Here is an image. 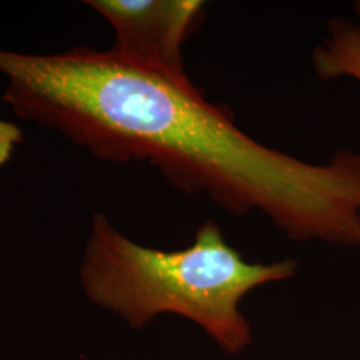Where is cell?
Segmentation results:
<instances>
[{"label":"cell","mask_w":360,"mask_h":360,"mask_svg":"<svg viewBox=\"0 0 360 360\" xmlns=\"http://www.w3.org/2000/svg\"><path fill=\"white\" fill-rule=\"evenodd\" d=\"M296 269L294 259L247 262L214 220L198 229L188 247L165 251L138 245L96 214L79 278L91 303L134 330L172 314L196 323L223 351L236 355L252 340L242 299L260 285L290 279Z\"/></svg>","instance_id":"1"},{"label":"cell","mask_w":360,"mask_h":360,"mask_svg":"<svg viewBox=\"0 0 360 360\" xmlns=\"http://www.w3.org/2000/svg\"><path fill=\"white\" fill-rule=\"evenodd\" d=\"M115 31L112 51L134 65L181 86H193L183 62V44L203 18L199 0H91Z\"/></svg>","instance_id":"2"},{"label":"cell","mask_w":360,"mask_h":360,"mask_svg":"<svg viewBox=\"0 0 360 360\" xmlns=\"http://www.w3.org/2000/svg\"><path fill=\"white\" fill-rule=\"evenodd\" d=\"M358 20L334 16L326 37L312 52V67L322 80L352 77L360 83V0L354 3Z\"/></svg>","instance_id":"3"}]
</instances>
